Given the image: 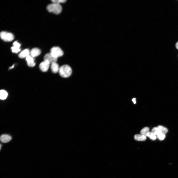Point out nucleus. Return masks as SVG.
<instances>
[{
  "instance_id": "f257e3e1",
  "label": "nucleus",
  "mask_w": 178,
  "mask_h": 178,
  "mask_svg": "<svg viewBox=\"0 0 178 178\" xmlns=\"http://www.w3.org/2000/svg\"><path fill=\"white\" fill-rule=\"evenodd\" d=\"M72 72V70L70 67L67 65H64L60 67L59 72L61 77L67 78L71 75Z\"/></svg>"
},
{
  "instance_id": "f03ea898",
  "label": "nucleus",
  "mask_w": 178,
  "mask_h": 178,
  "mask_svg": "<svg viewBox=\"0 0 178 178\" xmlns=\"http://www.w3.org/2000/svg\"><path fill=\"white\" fill-rule=\"evenodd\" d=\"M48 11L56 15L60 13L62 10V8L60 4L53 3L48 5L47 8Z\"/></svg>"
},
{
  "instance_id": "7ed1b4c3",
  "label": "nucleus",
  "mask_w": 178,
  "mask_h": 178,
  "mask_svg": "<svg viewBox=\"0 0 178 178\" xmlns=\"http://www.w3.org/2000/svg\"><path fill=\"white\" fill-rule=\"evenodd\" d=\"M50 53L54 57L57 59L62 57L64 54L63 51L58 47L55 46L52 48L51 49Z\"/></svg>"
},
{
  "instance_id": "20e7f679",
  "label": "nucleus",
  "mask_w": 178,
  "mask_h": 178,
  "mask_svg": "<svg viewBox=\"0 0 178 178\" xmlns=\"http://www.w3.org/2000/svg\"><path fill=\"white\" fill-rule=\"evenodd\" d=\"M0 37L2 40L7 42L11 41L14 38V35L12 33L4 31L1 32Z\"/></svg>"
},
{
  "instance_id": "39448f33",
  "label": "nucleus",
  "mask_w": 178,
  "mask_h": 178,
  "mask_svg": "<svg viewBox=\"0 0 178 178\" xmlns=\"http://www.w3.org/2000/svg\"><path fill=\"white\" fill-rule=\"evenodd\" d=\"M50 63L47 60H44L41 62L39 65V68L42 72H45L48 70Z\"/></svg>"
},
{
  "instance_id": "423d86ee",
  "label": "nucleus",
  "mask_w": 178,
  "mask_h": 178,
  "mask_svg": "<svg viewBox=\"0 0 178 178\" xmlns=\"http://www.w3.org/2000/svg\"><path fill=\"white\" fill-rule=\"evenodd\" d=\"M44 60H47L48 61L50 64L57 62L58 60V59L54 57L50 53L46 54L44 56Z\"/></svg>"
},
{
  "instance_id": "0eeeda50",
  "label": "nucleus",
  "mask_w": 178,
  "mask_h": 178,
  "mask_svg": "<svg viewBox=\"0 0 178 178\" xmlns=\"http://www.w3.org/2000/svg\"><path fill=\"white\" fill-rule=\"evenodd\" d=\"M13 46L11 48L12 52L17 53L20 51V44L17 41L15 42L13 44Z\"/></svg>"
},
{
  "instance_id": "6e6552de",
  "label": "nucleus",
  "mask_w": 178,
  "mask_h": 178,
  "mask_svg": "<svg viewBox=\"0 0 178 178\" xmlns=\"http://www.w3.org/2000/svg\"><path fill=\"white\" fill-rule=\"evenodd\" d=\"M28 65L30 67H33L35 65L34 58L29 55L26 58Z\"/></svg>"
},
{
  "instance_id": "1a4fd4ad",
  "label": "nucleus",
  "mask_w": 178,
  "mask_h": 178,
  "mask_svg": "<svg viewBox=\"0 0 178 178\" xmlns=\"http://www.w3.org/2000/svg\"><path fill=\"white\" fill-rule=\"evenodd\" d=\"M41 53L40 50L36 48L33 49L31 50L30 54V56L33 58L39 56Z\"/></svg>"
},
{
  "instance_id": "9d476101",
  "label": "nucleus",
  "mask_w": 178,
  "mask_h": 178,
  "mask_svg": "<svg viewBox=\"0 0 178 178\" xmlns=\"http://www.w3.org/2000/svg\"><path fill=\"white\" fill-rule=\"evenodd\" d=\"M12 139V137L8 135L3 134L0 137V140L1 142L4 143L8 142L11 140Z\"/></svg>"
},
{
  "instance_id": "9b49d317",
  "label": "nucleus",
  "mask_w": 178,
  "mask_h": 178,
  "mask_svg": "<svg viewBox=\"0 0 178 178\" xmlns=\"http://www.w3.org/2000/svg\"><path fill=\"white\" fill-rule=\"evenodd\" d=\"M60 67L57 62H54L51 64V69L53 73L55 74L59 72Z\"/></svg>"
},
{
  "instance_id": "f8f14e48",
  "label": "nucleus",
  "mask_w": 178,
  "mask_h": 178,
  "mask_svg": "<svg viewBox=\"0 0 178 178\" xmlns=\"http://www.w3.org/2000/svg\"><path fill=\"white\" fill-rule=\"evenodd\" d=\"M30 53L29 50L28 49H26L21 52L19 55V57L21 59L26 58L30 55Z\"/></svg>"
},
{
  "instance_id": "ddd939ff",
  "label": "nucleus",
  "mask_w": 178,
  "mask_h": 178,
  "mask_svg": "<svg viewBox=\"0 0 178 178\" xmlns=\"http://www.w3.org/2000/svg\"><path fill=\"white\" fill-rule=\"evenodd\" d=\"M134 139L138 141H144L147 139L146 137L141 134H136L134 137Z\"/></svg>"
},
{
  "instance_id": "4468645a",
  "label": "nucleus",
  "mask_w": 178,
  "mask_h": 178,
  "mask_svg": "<svg viewBox=\"0 0 178 178\" xmlns=\"http://www.w3.org/2000/svg\"><path fill=\"white\" fill-rule=\"evenodd\" d=\"M8 96L7 92L5 90H1L0 91V98L1 100L6 99Z\"/></svg>"
},
{
  "instance_id": "2eb2a0df",
  "label": "nucleus",
  "mask_w": 178,
  "mask_h": 178,
  "mask_svg": "<svg viewBox=\"0 0 178 178\" xmlns=\"http://www.w3.org/2000/svg\"><path fill=\"white\" fill-rule=\"evenodd\" d=\"M151 132L157 136L162 133L161 131L158 127H155L153 128Z\"/></svg>"
},
{
  "instance_id": "dca6fc26",
  "label": "nucleus",
  "mask_w": 178,
  "mask_h": 178,
  "mask_svg": "<svg viewBox=\"0 0 178 178\" xmlns=\"http://www.w3.org/2000/svg\"><path fill=\"white\" fill-rule=\"evenodd\" d=\"M149 128L148 127H145L143 128L141 131L140 133L141 134L147 137V135L149 132Z\"/></svg>"
},
{
  "instance_id": "f3484780",
  "label": "nucleus",
  "mask_w": 178,
  "mask_h": 178,
  "mask_svg": "<svg viewBox=\"0 0 178 178\" xmlns=\"http://www.w3.org/2000/svg\"><path fill=\"white\" fill-rule=\"evenodd\" d=\"M147 137H148L150 139L153 140H155L157 138L156 136L152 132H148L147 135Z\"/></svg>"
},
{
  "instance_id": "a211bd4d",
  "label": "nucleus",
  "mask_w": 178,
  "mask_h": 178,
  "mask_svg": "<svg viewBox=\"0 0 178 178\" xmlns=\"http://www.w3.org/2000/svg\"><path fill=\"white\" fill-rule=\"evenodd\" d=\"M158 127L160 129L162 133L164 134H165L168 131L167 129L163 126L159 125L158 126Z\"/></svg>"
},
{
  "instance_id": "6ab92c4d",
  "label": "nucleus",
  "mask_w": 178,
  "mask_h": 178,
  "mask_svg": "<svg viewBox=\"0 0 178 178\" xmlns=\"http://www.w3.org/2000/svg\"><path fill=\"white\" fill-rule=\"evenodd\" d=\"M66 1V0H53L52 1L53 3L58 4H60L61 3H64Z\"/></svg>"
},
{
  "instance_id": "aec40b11",
  "label": "nucleus",
  "mask_w": 178,
  "mask_h": 178,
  "mask_svg": "<svg viewBox=\"0 0 178 178\" xmlns=\"http://www.w3.org/2000/svg\"><path fill=\"white\" fill-rule=\"evenodd\" d=\"M158 138L160 140L162 141L165 138V134L162 133H161L160 134L157 136Z\"/></svg>"
},
{
  "instance_id": "412c9836",
  "label": "nucleus",
  "mask_w": 178,
  "mask_h": 178,
  "mask_svg": "<svg viewBox=\"0 0 178 178\" xmlns=\"http://www.w3.org/2000/svg\"><path fill=\"white\" fill-rule=\"evenodd\" d=\"M132 101L134 104H135L136 103V99L135 98L133 99L132 100Z\"/></svg>"
},
{
  "instance_id": "4be33fe9",
  "label": "nucleus",
  "mask_w": 178,
  "mask_h": 178,
  "mask_svg": "<svg viewBox=\"0 0 178 178\" xmlns=\"http://www.w3.org/2000/svg\"><path fill=\"white\" fill-rule=\"evenodd\" d=\"M176 48L178 50V41L176 44Z\"/></svg>"
},
{
  "instance_id": "5701e85b",
  "label": "nucleus",
  "mask_w": 178,
  "mask_h": 178,
  "mask_svg": "<svg viewBox=\"0 0 178 178\" xmlns=\"http://www.w3.org/2000/svg\"><path fill=\"white\" fill-rule=\"evenodd\" d=\"M14 66H15V65L14 64L12 66L10 67V68L9 69H13L14 67Z\"/></svg>"
}]
</instances>
